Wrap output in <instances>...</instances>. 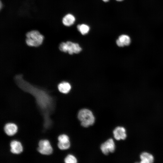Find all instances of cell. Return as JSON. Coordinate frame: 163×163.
Wrapping results in <instances>:
<instances>
[{"label":"cell","instance_id":"obj_1","mask_svg":"<svg viewBox=\"0 0 163 163\" xmlns=\"http://www.w3.org/2000/svg\"><path fill=\"white\" fill-rule=\"evenodd\" d=\"M14 80L15 83L20 89L34 97L38 106H50L53 104L54 99L49 94L48 91L32 85L25 80L23 79L22 74L15 75Z\"/></svg>","mask_w":163,"mask_h":163},{"label":"cell","instance_id":"obj_2","mask_svg":"<svg viewBox=\"0 0 163 163\" xmlns=\"http://www.w3.org/2000/svg\"><path fill=\"white\" fill-rule=\"evenodd\" d=\"M25 41L27 45L30 46L37 47L43 43L44 37L38 30H30L25 34Z\"/></svg>","mask_w":163,"mask_h":163},{"label":"cell","instance_id":"obj_3","mask_svg":"<svg viewBox=\"0 0 163 163\" xmlns=\"http://www.w3.org/2000/svg\"><path fill=\"white\" fill-rule=\"evenodd\" d=\"M78 117L81 122V125L85 127L93 125L95 122V117L93 113L87 109L80 110L78 113Z\"/></svg>","mask_w":163,"mask_h":163},{"label":"cell","instance_id":"obj_4","mask_svg":"<svg viewBox=\"0 0 163 163\" xmlns=\"http://www.w3.org/2000/svg\"><path fill=\"white\" fill-rule=\"evenodd\" d=\"M59 48L61 51L68 53L71 55L78 53L82 50V48L78 43L70 41L61 43L59 44Z\"/></svg>","mask_w":163,"mask_h":163},{"label":"cell","instance_id":"obj_5","mask_svg":"<svg viewBox=\"0 0 163 163\" xmlns=\"http://www.w3.org/2000/svg\"><path fill=\"white\" fill-rule=\"evenodd\" d=\"M37 150L40 154L45 155H50L53 151L50 141L46 139H41L39 141Z\"/></svg>","mask_w":163,"mask_h":163},{"label":"cell","instance_id":"obj_6","mask_svg":"<svg viewBox=\"0 0 163 163\" xmlns=\"http://www.w3.org/2000/svg\"><path fill=\"white\" fill-rule=\"evenodd\" d=\"M100 149L102 152L105 155H108L110 152H113L115 149V145L113 139H109L102 144Z\"/></svg>","mask_w":163,"mask_h":163},{"label":"cell","instance_id":"obj_7","mask_svg":"<svg viewBox=\"0 0 163 163\" xmlns=\"http://www.w3.org/2000/svg\"><path fill=\"white\" fill-rule=\"evenodd\" d=\"M113 133L115 139L117 140H124L126 137L125 128L122 126H117L113 130Z\"/></svg>","mask_w":163,"mask_h":163},{"label":"cell","instance_id":"obj_8","mask_svg":"<svg viewBox=\"0 0 163 163\" xmlns=\"http://www.w3.org/2000/svg\"><path fill=\"white\" fill-rule=\"evenodd\" d=\"M10 152L12 153L18 154L21 153L23 148L21 142L16 140H13L10 143Z\"/></svg>","mask_w":163,"mask_h":163},{"label":"cell","instance_id":"obj_9","mask_svg":"<svg viewBox=\"0 0 163 163\" xmlns=\"http://www.w3.org/2000/svg\"><path fill=\"white\" fill-rule=\"evenodd\" d=\"M4 130L6 135L9 136H11L17 133L18 126L14 123H8L5 125L4 127Z\"/></svg>","mask_w":163,"mask_h":163},{"label":"cell","instance_id":"obj_10","mask_svg":"<svg viewBox=\"0 0 163 163\" xmlns=\"http://www.w3.org/2000/svg\"><path fill=\"white\" fill-rule=\"evenodd\" d=\"M116 44L119 47L128 46L131 43V39L129 36L123 34L120 36L116 40Z\"/></svg>","mask_w":163,"mask_h":163},{"label":"cell","instance_id":"obj_11","mask_svg":"<svg viewBox=\"0 0 163 163\" xmlns=\"http://www.w3.org/2000/svg\"><path fill=\"white\" fill-rule=\"evenodd\" d=\"M75 21V17L69 13L65 15L62 18V23L65 26L69 27L73 24Z\"/></svg>","mask_w":163,"mask_h":163},{"label":"cell","instance_id":"obj_12","mask_svg":"<svg viewBox=\"0 0 163 163\" xmlns=\"http://www.w3.org/2000/svg\"><path fill=\"white\" fill-rule=\"evenodd\" d=\"M58 88L60 92L63 94H67L70 91L71 87L69 83L63 82L59 84Z\"/></svg>","mask_w":163,"mask_h":163},{"label":"cell","instance_id":"obj_13","mask_svg":"<svg viewBox=\"0 0 163 163\" xmlns=\"http://www.w3.org/2000/svg\"><path fill=\"white\" fill-rule=\"evenodd\" d=\"M141 163H151L154 161V157L151 154L147 152H143L140 155Z\"/></svg>","mask_w":163,"mask_h":163},{"label":"cell","instance_id":"obj_14","mask_svg":"<svg viewBox=\"0 0 163 163\" xmlns=\"http://www.w3.org/2000/svg\"><path fill=\"white\" fill-rule=\"evenodd\" d=\"M59 149L61 150L68 149L70 146V141H59L57 144Z\"/></svg>","mask_w":163,"mask_h":163},{"label":"cell","instance_id":"obj_15","mask_svg":"<svg viewBox=\"0 0 163 163\" xmlns=\"http://www.w3.org/2000/svg\"><path fill=\"white\" fill-rule=\"evenodd\" d=\"M78 30L82 35L87 34L90 30V27L88 25L85 24H78L77 26Z\"/></svg>","mask_w":163,"mask_h":163},{"label":"cell","instance_id":"obj_16","mask_svg":"<svg viewBox=\"0 0 163 163\" xmlns=\"http://www.w3.org/2000/svg\"><path fill=\"white\" fill-rule=\"evenodd\" d=\"M64 161L66 163H76L77 162V160L74 155L70 154L65 157Z\"/></svg>","mask_w":163,"mask_h":163},{"label":"cell","instance_id":"obj_17","mask_svg":"<svg viewBox=\"0 0 163 163\" xmlns=\"http://www.w3.org/2000/svg\"><path fill=\"white\" fill-rule=\"evenodd\" d=\"M104 2H107L109 1V0H102Z\"/></svg>","mask_w":163,"mask_h":163},{"label":"cell","instance_id":"obj_18","mask_svg":"<svg viewBox=\"0 0 163 163\" xmlns=\"http://www.w3.org/2000/svg\"><path fill=\"white\" fill-rule=\"evenodd\" d=\"M116 1H123V0H116Z\"/></svg>","mask_w":163,"mask_h":163}]
</instances>
